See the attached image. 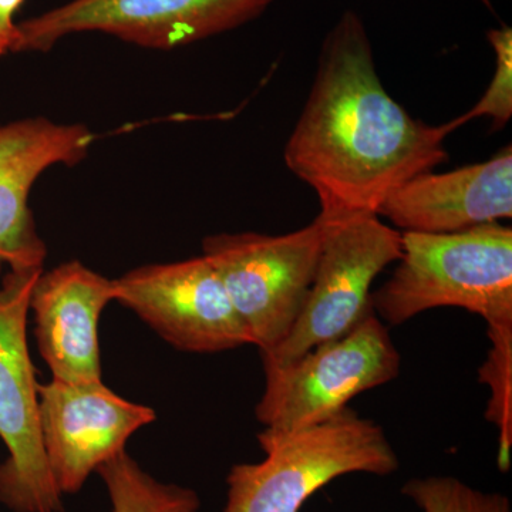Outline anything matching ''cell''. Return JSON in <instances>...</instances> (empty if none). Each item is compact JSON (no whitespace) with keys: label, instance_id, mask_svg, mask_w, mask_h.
Wrapping results in <instances>:
<instances>
[{"label":"cell","instance_id":"4fadbf2b","mask_svg":"<svg viewBox=\"0 0 512 512\" xmlns=\"http://www.w3.org/2000/svg\"><path fill=\"white\" fill-rule=\"evenodd\" d=\"M114 301L113 279L79 261L39 275L30 309L40 355L52 379L64 383L101 380L99 322Z\"/></svg>","mask_w":512,"mask_h":512},{"label":"cell","instance_id":"6da1fadb","mask_svg":"<svg viewBox=\"0 0 512 512\" xmlns=\"http://www.w3.org/2000/svg\"><path fill=\"white\" fill-rule=\"evenodd\" d=\"M456 130L414 119L387 93L365 23L345 10L323 40L285 163L318 195L320 217L377 215L406 181L446 163Z\"/></svg>","mask_w":512,"mask_h":512},{"label":"cell","instance_id":"7c38bea8","mask_svg":"<svg viewBox=\"0 0 512 512\" xmlns=\"http://www.w3.org/2000/svg\"><path fill=\"white\" fill-rule=\"evenodd\" d=\"M377 217L402 232L451 234L512 217V148L448 173L426 171L386 198Z\"/></svg>","mask_w":512,"mask_h":512},{"label":"cell","instance_id":"ac0fdd59","mask_svg":"<svg viewBox=\"0 0 512 512\" xmlns=\"http://www.w3.org/2000/svg\"><path fill=\"white\" fill-rule=\"evenodd\" d=\"M23 3L25 0H0V57L13 52L16 35H18L15 16Z\"/></svg>","mask_w":512,"mask_h":512},{"label":"cell","instance_id":"30bf717a","mask_svg":"<svg viewBox=\"0 0 512 512\" xmlns=\"http://www.w3.org/2000/svg\"><path fill=\"white\" fill-rule=\"evenodd\" d=\"M156 420L101 380L39 384V423L50 473L60 493L74 494L93 471L126 451L137 430Z\"/></svg>","mask_w":512,"mask_h":512},{"label":"cell","instance_id":"8992f818","mask_svg":"<svg viewBox=\"0 0 512 512\" xmlns=\"http://www.w3.org/2000/svg\"><path fill=\"white\" fill-rule=\"evenodd\" d=\"M402 357L375 313L333 342L285 366L264 367L255 416L265 430L291 433L332 419L359 394L396 379Z\"/></svg>","mask_w":512,"mask_h":512},{"label":"cell","instance_id":"52a82bcc","mask_svg":"<svg viewBox=\"0 0 512 512\" xmlns=\"http://www.w3.org/2000/svg\"><path fill=\"white\" fill-rule=\"evenodd\" d=\"M43 269L9 271L0 286V503L13 512H62L39 423V383L30 357L28 315Z\"/></svg>","mask_w":512,"mask_h":512},{"label":"cell","instance_id":"9c48e42d","mask_svg":"<svg viewBox=\"0 0 512 512\" xmlns=\"http://www.w3.org/2000/svg\"><path fill=\"white\" fill-rule=\"evenodd\" d=\"M114 301L174 348L220 353L252 345L214 266L204 258L140 266L113 279Z\"/></svg>","mask_w":512,"mask_h":512},{"label":"cell","instance_id":"e0dca14e","mask_svg":"<svg viewBox=\"0 0 512 512\" xmlns=\"http://www.w3.org/2000/svg\"><path fill=\"white\" fill-rule=\"evenodd\" d=\"M488 42L495 53V73L487 92L463 116L453 120L456 128L478 117H490L494 130H500L512 116V30L508 26L491 29Z\"/></svg>","mask_w":512,"mask_h":512},{"label":"cell","instance_id":"5bb4252c","mask_svg":"<svg viewBox=\"0 0 512 512\" xmlns=\"http://www.w3.org/2000/svg\"><path fill=\"white\" fill-rule=\"evenodd\" d=\"M113 512H198L200 497L191 488L164 484L146 473L127 451L99 467Z\"/></svg>","mask_w":512,"mask_h":512},{"label":"cell","instance_id":"8fae6325","mask_svg":"<svg viewBox=\"0 0 512 512\" xmlns=\"http://www.w3.org/2000/svg\"><path fill=\"white\" fill-rule=\"evenodd\" d=\"M96 136L84 124L45 117L0 126V268L42 269L47 255L29 208L33 184L55 165H76Z\"/></svg>","mask_w":512,"mask_h":512},{"label":"cell","instance_id":"277c9868","mask_svg":"<svg viewBox=\"0 0 512 512\" xmlns=\"http://www.w3.org/2000/svg\"><path fill=\"white\" fill-rule=\"evenodd\" d=\"M323 231L318 215L289 234L241 232L202 241V256L220 275L259 352L274 349L295 325L318 266Z\"/></svg>","mask_w":512,"mask_h":512},{"label":"cell","instance_id":"9a60e30c","mask_svg":"<svg viewBox=\"0 0 512 512\" xmlns=\"http://www.w3.org/2000/svg\"><path fill=\"white\" fill-rule=\"evenodd\" d=\"M490 352L480 367V382L490 387L485 417L498 430V466H511L512 448V326L488 328Z\"/></svg>","mask_w":512,"mask_h":512},{"label":"cell","instance_id":"3957f363","mask_svg":"<svg viewBox=\"0 0 512 512\" xmlns=\"http://www.w3.org/2000/svg\"><path fill=\"white\" fill-rule=\"evenodd\" d=\"M265 460L229 471L224 512H299L320 488L346 474L389 476L399 457L383 427L346 407L291 433L258 434Z\"/></svg>","mask_w":512,"mask_h":512},{"label":"cell","instance_id":"2e32d148","mask_svg":"<svg viewBox=\"0 0 512 512\" xmlns=\"http://www.w3.org/2000/svg\"><path fill=\"white\" fill-rule=\"evenodd\" d=\"M402 493L423 512H511L504 494L484 493L454 477L413 478Z\"/></svg>","mask_w":512,"mask_h":512},{"label":"cell","instance_id":"5b68a950","mask_svg":"<svg viewBox=\"0 0 512 512\" xmlns=\"http://www.w3.org/2000/svg\"><path fill=\"white\" fill-rule=\"evenodd\" d=\"M320 217V215H319ZM322 218V249L308 298L286 338L261 353L264 367L285 366L338 340L372 315L370 288L402 256V232L377 215Z\"/></svg>","mask_w":512,"mask_h":512},{"label":"cell","instance_id":"7a4b0ae2","mask_svg":"<svg viewBox=\"0 0 512 512\" xmlns=\"http://www.w3.org/2000/svg\"><path fill=\"white\" fill-rule=\"evenodd\" d=\"M370 301L390 325L437 308L464 309L487 328L512 325L511 227L495 222L451 234L402 232L396 269Z\"/></svg>","mask_w":512,"mask_h":512},{"label":"cell","instance_id":"ba28073f","mask_svg":"<svg viewBox=\"0 0 512 512\" xmlns=\"http://www.w3.org/2000/svg\"><path fill=\"white\" fill-rule=\"evenodd\" d=\"M274 0H72L18 23L12 53L49 52L64 37L104 33L171 50L251 22Z\"/></svg>","mask_w":512,"mask_h":512}]
</instances>
